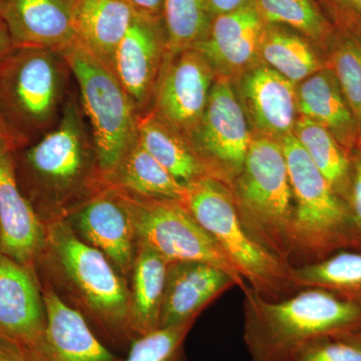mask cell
Returning <instances> with one entry per match:
<instances>
[{
	"label": "cell",
	"mask_w": 361,
	"mask_h": 361,
	"mask_svg": "<svg viewBox=\"0 0 361 361\" xmlns=\"http://www.w3.org/2000/svg\"><path fill=\"white\" fill-rule=\"evenodd\" d=\"M0 361H40L30 349L0 336Z\"/></svg>",
	"instance_id": "cell-36"
},
{
	"label": "cell",
	"mask_w": 361,
	"mask_h": 361,
	"mask_svg": "<svg viewBox=\"0 0 361 361\" xmlns=\"http://www.w3.org/2000/svg\"><path fill=\"white\" fill-rule=\"evenodd\" d=\"M297 288L317 287L361 305V252L344 250L330 257L291 268Z\"/></svg>",
	"instance_id": "cell-27"
},
{
	"label": "cell",
	"mask_w": 361,
	"mask_h": 361,
	"mask_svg": "<svg viewBox=\"0 0 361 361\" xmlns=\"http://www.w3.org/2000/svg\"><path fill=\"white\" fill-rule=\"evenodd\" d=\"M296 94L301 116L326 128L351 156L361 149L357 123L331 68L305 78Z\"/></svg>",
	"instance_id": "cell-21"
},
{
	"label": "cell",
	"mask_w": 361,
	"mask_h": 361,
	"mask_svg": "<svg viewBox=\"0 0 361 361\" xmlns=\"http://www.w3.org/2000/svg\"><path fill=\"white\" fill-rule=\"evenodd\" d=\"M66 222L78 238L101 251L129 282L137 241L129 211L116 188L108 184Z\"/></svg>",
	"instance_id": "cell-12"
},
{
	"label": "cell",
	"mask_w": 361,
	"mask_h": 361,
	"mask_svg": "<svg viewBox=\"0 0 361 361\" xmlns=\"http://www.w3.org/2000/svg\"><path fill=\"white\" fill-rule=\"evenodd\" d=\"M229 189L252 238L290 265L295 202L280 142L252 137L243 169Z\"/></svg>",
	"instance_id": "cell-5"
},
{
	"label": "cell",
	"mask_w": 361,
	"mask_h": 361,
	"mask_svg": "<svg viewBox=\"0 0 361 361\" xmlns=\"http://www.w3.org/2000/svg\"><path fill=\"white\" fill-rule=\"evenodd\" d=\"M61 51L80 87V104L106 177L137 142L139 116L110 66L80 40Z\"/></svg>",
	"instance_id": "cell-8"
},
{
	"label": "cell",
	"mask_w": 361,
	"mask_h": 361,
	"mask_svg": "<svg viewBox=\"0 0 361 361\" xmlns=\"http://www.w3.org/2000/svg\"><path fill=\"white\" fill-rule=\"evenodd\" d=\"M27 144L28 142L16 134L0 116V155L13 153L16 149L23 148Z\"/></svg>",
	"instance_id": "cell-38"
},
{
	"label": "cell",
	"mask_w": 361,
	"mask_h": 361,
	"mask_svg": "<svg viewBox=\"0 0 361 361\" xmlns=\"http://www.w3.org/2000/svg\"><path fill=\"white\" fill-rule=\"evenodd\" d=\"M247 1L248 0H209V4H210L213 18H216L221 14L236 11L239 7L244 6Z\"/></svg>",
	"instance_id": "cell-39"
},
{
	"label": "cell",
	"mask_w": 361,
	"mask_h": 361,
	"mask_svg": "<svg viewBox=\"0 0 361 361\" xmlns=\"http://www.w3.org/2000/svg\"><path fill=\"white\" fill-rule=\"evenodd\" d=\"M45 326L44 296L35 270L0 252V336L39 357Z\"/></svg>",
	"instance_id": "cell-14"
},
{
	"label": "cell",
	"mask_w": 361,
	"mask_h": 361,
	"mask_svg": "<svg viewBox=\"0 0 361 361\" xmlns=\"http://www.w3.org/2000/svg\"><path fill=\"white\" fill-rule=\"evenodd\" d=\"M118 191L129 211L137 242L151 247L169 263H208L231 275L242 291L249 286L217 242L192 217L180 201L141 198Z\"/></svg>",
	"instance_id": "cell-9"
},
{
	"label": "cell",
	"mask_w": 361,
	"mask_h": 361,
	"mask_svg": "<svg viewBox=\"0 0 361 361\" xmlns=\"http://www.w3.org/2000/svg\"><path fill=\"white\" fill-rule=\"evenodd\" d=\"M266 25L256 0H248L236 11L214 18L208 35L193 49L214 73L232 75L248 68L257 58Z\"/></svg>",
	"instance_id": "cell-16"
},
{
	"label": "cell",
	"mask_w": 361,
	"mask_h": 361,
	"mask_svg": "<svg viewBox=\"0 0 361 361\" xmlns=\"http://www.w3.org/2000/svg\"><path fill=\"white\" fill-rule=\"evenodd\" d=\"M0 18L16 47L63 51L78 39L68 0H0Z\"/></svg>",
	"instance_id": "cell-18"
},
{
	"label": "cell",
	"mask_w": 361,
	"mask_h": 361,
	"mask_svg": "<svg viewBox=\"0 0 361 361\" xmlns=\"http://www.w3.org/2000/svg\"><path fill=\"white\" fill-rule=\"evenodd\" d=\"M132 8L135 16L161 20L164 0H123Z\"/></svg>",
	"instance_id": "cell-37"
},
{
	"label": "cell",
	"mask_w": 361,
	"mask_h": 361,
	"mask_svg": "<svg viewBox=\"0 0 361 361\" xmlns=\"http://www.w3.org/2000/svg\"><path fill=\"white\" fill-rule=\"evenodd\" d=\"M295 202L291 267L337 252H361V234L348 202L336 193L293 133L280 139Z\"/></svg>",
	"instance_id": "cell-4"
},
{
	"label": "cell",
	"mask_w": 361,
	"mask_h": 361,
	"mask_svg": "<svg viewBox=\"0 0 361 361\" xmlns=\"http://www.w3.org/2000/svg\"><path fill=\"white\" fill-rule=\"evenodd\" d=\"M180 203L259 295L279 301L299 291L292 280L291 266L257 243L242 224L225 183L213 177L194 180L187 185Z\"/></svg>",
	"instance_id": "cell-6"
},
{
	"label": "cell",
	"mask_w": 361,
	"mask_h": 361,
	"mask_svg": "<svg viewBox=\"0 0 361 361\" xmlns=\"http://www.w3.org/2000/svg\"><path fill=\"white\" fill-rule=\"evenodd\" d=\"M337 33L361 40V0H320Z\"/></svg>",
	"instance_id": "cell-34"
},
{
	"label": "cell",
	"mask_w": 361,
	"mask_h": 361,
	"mask_svg": "<svg viewBox=\"0 0 361 361\" xmlns=\"http://www.w3.org/2000/svg\"><path fill=\"white\" fill-rule=\"evenodd\" d=\"M259 56L269 68L294 84L303 82L326 66L310 42L275 25H266Z\"/></svg>",
	"instance_id": "cell-28"
},
{
	"label": "cell",
	"mask_w": 361,
	"mask_h": 361,
	"mask_svg": "<svg viewBox=\"0 0 361 361\" xmlns=\"http://www.w3.org/2000/svg\"><path fill=\"white\" fill-rule=\"evenodd\" d=\"M71 71L61 51L18 47L0 61V116L30 144L56 126Z\"/></svg>",
	"instance_id": "cell-7"
},
{
	"label": "cell",
	"mask_w": 361,
	"mask_h": 361,
	"mask_svg": "<svg viewBox=\"0 0 361 361\" xmlns=\"http://www.w3.org/2000/svg\"><path fill=\"white\" fill-rule=\"evenodd\" d=\"M106 182L141 198L182 201L186 192V186L149 155L139 142L106 176Z\"/></svg>",
	"instance_id": "cell-25"
},
{
	"label": "cell",
	"mask_w": 361,
	"mask_h": 361,
	"mask_svg": "<svg viewBox=\"0 0 361 361\" xmlns=\"http://www.w3.org/2000/svg\"><path fill=\"white\" fill-rule=\"evenodd\" d=\"M73 8L77 39L111 68L134 11L123 0H77Z\"/></svg>",
	"instance_id": "cell-22"
},
{
	"label": "cell",
	"mask_w": 361,
	"mask_h": 361,
	"mask_svg": "<svg viewBox=\"0 0 361 361\" xmlns=\"http://www.w3.org/2000/svg\"><path fill=\"white\" fill-rule=\"evenodd\" d=\"M21 193L44 226L66 221L108 186L82 104L70 92L58 123L13 153Z\"/></svg>",
	"instance_id": "cell-1"
},
{
	"label": "cell",
	"mask_w": 361,
	"mask_h": 361,
	"mask_svg": "<svg viewBox=\"0 0 361 361\" xmlns=\"http://www.w3.org/2000/svg\"><path fill=\"white\" fill-rule=\"evenodd\" d=\"M348 204L361 234V149L353 156V179Z\"/></svg>",
	"instance_id": "cell-35"
},
{
	"label": "cell",
	"mask_w": 361,
	"mask_h": 361,
	"mask_svg": "<svg viewBox=\"0 0 361 361\" xmlns=\"http://www.w3.org/2000/svg\"><path fill=\"white\" fill-rule=\"evenodd\" d=\"M241 90L252 123L266 137L279 141L293 133L298 110L294 82L269 66H258L244 75Z\"/></svg>",
	"instance_id": "cell-20"
},
{
	"label": "cell",
	"mask_w": 361,
	"mask_h": 361,
	"mask_svg": "<svg viewBox=\"0 0 361 361\" xmlns=\"http://www.w3.org/2000/svg\"><path fill=\"white\" fill-rule=\"evenodd\" d=\"M235 286L231 275L208 263H169L159 329L198 319L210 304Z\"/></svg>",
	"instance_id": "cell-15"
},
{
	"label": "cell",
	"mask_w": 361,
	"mask_h": 361,
	"mask_svg": "<svg viewBox=\"0 0 361 361\" xmlns=\"http://www.w3.org/2000/svg\"><path fill=\"white\" fill-rule=\"evenodd\" d=\"M18 47L14 45L6 25L0 18V61L6 59Z\"/></svg>",
	"instance_id": "cell-40"
},
{
	"label": "cell",
	"mask_w": 361,
	"mask_h": 361,
	"mask_svg": "<svg viewBox=\"0 0 361 361\" xmlns=\"http://www.w3.org/2000/svg\"><path fill=\"white\" fill-rule=\"evenodd\" d=\"M294 361H361V348L338 337H325L310 344Z\"/></svg>",
	"instance_id": "cell-33"
},
{
	"label": "cell",
	"mask_w": 361,
	"mask_h": 361,
	"mask_svg": "<svg viewBox=\"0 0 361 361\" xmlns=\"http://www.w3.org/2000/svg\"><path fill=\"white\" fill-rule=\"evenodd\" d=\"M243 339L251 361H294L313 342L361 331V305L317 287L271 301L247 287Z\"/></svg>",
	"instance_id": "cell-3"
},
{
	"label": "cell",
	"mask_w": 361,
	"mask_h": 361,
	"mask_svg": "<svg viewBox=\"0 0 361 361\" xmlns=\"http://www.w3.org/2000/svg\"><path fill=\"white\" fill-rule=\"evenodd\" d=\"M266 25H286L331 47L337 32L316 0H256Z\"/></svg>",
	"instance_id": "cell-29"
},
{
	"label": "cell",
	"mask_w": 361,
	"mask_h": 361,
	"mask_svg": "<svg viewBox=\"0 0 361 361\" xmlns=\"http://www.w3.org/2000/svg\"><path fill=\"white\" fill-rule=\"evenodd\" d=\"M45 226L21 193L13 153L0 155V252L35 270L44 252Z\"/></svg>",
	"instance_id": "cell-17"
},
{
	"label": "cell",
	"mask_w": 361,
	"mask_h": 361,
	"mask_svg": "<svg viewBox=\"0 0 361 361\" xmlns=\"http://www.w3.org/2000/svg\"><path fill=\"white\" fill-rule=\"evenodd\" d=\"M251 139L245 111L231 84L218 78L200 123L188 140L211 177L229 187L243 169Z\"/></svg>",
	"instance_id": "cell-10"
},
{
	"label": "cell",
	"mask_w": 361,
	"mask_h": 361,
	"mask_svg": "<svg viewBox=\"0 0 361 361\" xmlns=\"http://www.w3.org/2000/svg\"><path fill=\"white\" fill-rule=\"evenodd\" d=\"M329 66L357 123L361 142V40L337 33Z\"/></svg>",
	"instance_id": "cell-31"
},
{
	"label": "cell",
	"mask_w": 361,
	"mask_h": 361,
	"mask_svg": "<svg viewBox=\"0 0 361 361\" xmlns=\"http://www.w3.org/2000/svg\"><path fill=\"white\" fill-rule=\"evenodd\" d=\"M293 134L332 189L348 202L353 179V156L326 128L304 116L296 121Z\"/></svg>",
	"instance_id": "cell-26"
},
{
	"label": "cell",
	"mask_w": 361,
	"mask_h": 361,
	"mask_svg": "<svg viewBox=\"0 0 361 361\" xmlns=\"http://www.w3.org/2000/svg\"><path fill=\"white\" fill-rule=\"evenodd\" d=\"M68 1H70L71 4L73 6V4H75V2L77 1V0H68Z\"/></svg>",
	"instance_id": "cell-42"
},
{
	"label": "cell",
	"mask_w": 361,
	"mask_h": 361,
	"mask_svg": "<svg viewBox=\"0 0 361 361\" xmlns=\"http://www.w3.org/2000/svg\"><path fill=\"white\" fill-rule=\"evenodd\" d=\"M168 54L163 20L135 16L116 47L111 70L130 97L139 118L152 110Z\"/></svg>",
	"instance_id": "cell-13"
},
{
	"label": "cell",
	"mask_w": 361,
	"mask_h": 361,
	"mask_svg": "<svg viewBox=\"0 0 361 361\" xmlns=\"http://www.w3.org/2000/svg\"><path fill=\"white\" fill-rule=\"evenodd\" d=\"M197 320L158 329L137 337L129 346V353L123 361H189L185 341Z\"/></svg>",
	"instance_id": "cell-32"
},
{
	"label": "cell",
	"mask_w": 361,
	"mask_h": 361,
	"mask_svg": "<svg viewBox=\"0 0 361 361\" xmlns=\"http://www.w3.org/2000/svg\"><path fill=\"white\" fill-rule=\"evenodd\" d=\"M334 337H338V338L343 339V341L351 342V343L361 348V331L355 332V334H341V336Z\"/></svg>",
	"instance_id": "cell-41"
},
{
	"label": "cell",
	"mask_w": 361,
	"mask_h": 361,
	"mask_svg": "<svg viewBox=\"0 0 361 361\" xmlns=\"http://www.w3.org/2000/svg\"><path fill=\"white\" fill-rule=\"evenodd\" d=\"M213 18L209 0H164L161 20L169 52L193 49L208 35Z\"/></svg>",
	"instance_id": "cell-30"
},
{
	"label": "cell",
	"mask_w": 361,
	"mask_h": 361,
	"mask_svg": "<svg viewBox=\"0 0 361 361\" xmlns=\"http://www.w3.org/2000/svg\"><path fill=\"white\" fill-rule=\"evenodd\" d=\"M39 284L47 315L40 361H123L104 345L82 313L59 298L49 284Z\"/></svg>",
	"instance_id": "cell-19"
},
{
	"label": "cell",
	"mask_w": 361,
	"mask_h": 361,
	"mask_svg": "<svg viewBox=\"0 0 361 361\" xmlns=\"http://www.w3.org/2000/svg\"><path fill=\"white\" fill-rule=\"evenodd\" d=\"M137 142L185 186L211 177L189 140L153 110L139 118Z\"/></svg>",
	"instance_id": "cell-24"
},
{
	"label": "cell",
	"mask_w": 361,
	"mask_h": 361,
	"mask_svg": "<svg viewBox=\"0 0 361 361\" xmlns=\"http://www.w3.org/2000/svg\"><path fill=\"white\" fill-rule=\"evenodd\" d=\"M35 272L39 282L84 315L102 341L129 348L135 341L129 282L101 251L78 238L66 221L45 226V246Z\"/></svg>",
	"instance_id": "cell-2"
},
{
	"label": "cell",
	"mask_w": 361,
	"mask_h": 361,
	"mask_svg": "<svg viewBox=\"0 0 361 361\" xmlns=\"http://www.w3.org/2000/svg\"><path fill=\"white\" fill-rule=\"evenodd\" d=\"M169 262L137 242L129 278L130 327L135 339L159 329Z\"/></svg>",
	"instance_id": "cell-23"
},
{
	"label": "cell",
	"mask_w": 361,
	"mask_h": 361,
	"mask_svg": "<svg viewBox=\"0 0 361 361\" xmlns=\"http://www.w3.org/2000/svg\"><path fill=\"white\" fill-rule=\"evenodd\" d=\"M214 82L213 68L196 49L169 52L152 110L188 139L200 123Z\"/></svg>",
	"instance_id": "cell-11"
}]
</instances>
